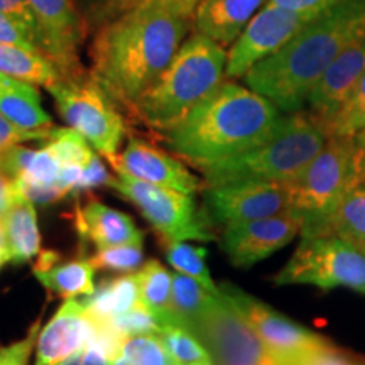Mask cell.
I'll return each instance as SVG.
<instances>
[{
  "mask_svg": "<svg viewBox=\"0 0 365 365\" xmlns=\"http://www.w3.org/2000/svg\"><path fill=\"white\" fill-rule=\"evenodd\" d=\"M193 29V16L148 6L127 11L97 27L90 48V75L117 107L132 115L139 98L173 61Z\"/></svg>",
  "mask_w": 365,
  "mask_h": 365,
  "instance_id": "1",
  "label": "cell"
},
{
  "mask_svg": "<svg viewBox=\"0 0 365 365\" xmlns=\"http://www.w3.org/2000/svg\"><path fill=\"white\" fill-rule=\"evenodd\" d=\"M365 33V0H340L301 29L279 51L245 73L250 90L282 113L307 107L323 73L350 43Z\"/></svg>",
  "mask_w": 365,
  "mask_h": 365,
  "instance_id": "2",
  "label": "cell"
},
{
  "mask_svg": "<svg viewBox=\"0 0 365 365\" xmlns=\"http://www.w3.org/2000/svg\"><path fill=\"white\" fill-rule=\"evenodd\" d=\"M282 118L284 113L257 91L222 81L163 139L178 158L202 168L262 144Z\"/></svg>",
  "mask_w": 365,
  "mask_h": 365,
  "instance_id": "3",
  "label": "cell"
},
{
  "mask_svg": "<svg viewBox=\"0 0 365 365\" xmlns=\"http://www.w3.org/2000/svg\"><path fill=\"white\" fill-rule=\"evenodd\" d=\"M225 71V48L193 33L181 44L161 76L139 98L132 117L164 134L222 83Z\"/></svg>",
  "mask_w": 365,
  "mask_h": 365,
  "instance_id": "4",
  "label": "cell"
},
{
  "mask_svg": "<svg viewBox=\"0 0 365 365\" xmlns=\"http://www.w3.org/2000/svg\"><path fill=\"white\" fill-rule=\"evenodd\" d=\"M328 137L327 125L312 112L284 113L277 130L262 144L198 170L207 186L245 181L289 182L322 150Z\"/></svg>",
  "mask_w": 365,
  "mask_h": 365,
  "instance_id": "5",
  "label": "cell"
},
{
  "mask_svg": "<svg viewBox=\"0 0 365 365\" xmlns=\"http://www.w3.org/2000/svg\"><path fill=\"white\" fill-rule=\"evenodd\" d=\"M355 135H330L322 150L287 182L291 212L303 218L301 237L312 235L349 191L359 170Z\"/></svg>",
  "mask_w": 365,
  "mask_h": 365,
  "instance_id": "6",
  "label": "cell"
},
{
  "mask_svg": "<svg viewBox=\"0 0 365 365\" xmlns=\"http://www.w3.org/2000/svg\"><path fill=\"white\" fill-rule=\"evenodd\" d=\"M46 90L51 93L66 125L83 135L86 143L113 166L127 132L125 120L97 80L85 73L75 78H61Z\"/></svg>",
  "mask_w": 365,
  "mask_h": 365,
  "instance_id": "7",
  "label": "cell"
},
{
  "mask_svg": "<svg viewBox=\"0 0 365 365\" xmlns=\"http://www.w3.org/2000/svg\"><path fill=\"white\" fill-rule=\"evenodd\" d=\"M272 281L277 286L346 287L365 294V254L339 235L301 237L289 262Z\"/></svg>",
  "mask_w": 365,
  "mask_h": 365,
  "instance_id": "8",
  "label": "cell"
},
{
  "mask_svg": "<svg viewBox=\"0 0 365 365\" xmlns=\"http://www.w3.org/2000/svg\"><path fill=\"white\" fill-rule=\"evenodd\" d=\"M112 188L139 210L158 232L163 245L182 240L210 242L215 235L203 208H198L193 195L150 185L127 175H117Z\"/></svg>",
  "mask_w": 365,
  "mask_h": 365,
  "instance_id": "9",
  "label": "cell"
},
{
  "mask_svg": "<svg viewBox=\"0 0 365 365\" xmlns=\"http://www.w3.org/2000/svg\"><path fill=\"white\" fill-rule=\"evenodd\" d=\"M191 331L203 341L215 365H284L227 296L212 294Z\"/></svg>",
  "mask_w": 365,
  "mask_h": 365,
  "instance_id": "10",
  "label": "cell"
},
{
  "mask_svg": "<svg viewBox=\"0 0 365 365\" xmlns=\"http://www.w3.org/2000/svg\"><path fill=\"white\" fill-rule=\"evenodd\" d=\"M318 16L287 11L267 2L228 49L227 78H244L250 68L279 51Z\"/></svg>",
  "mask_w": 365,
  "mask_h": 365,
  "instance_id": "11",
  "label": "cell"
},
{
  "mask_svg": "<svg viewBox=\"0 0 365 365\" xmlns=\"http://www.w3.org/2000/svg\"><path fill=\"white\" fill-rule=\"evenodd\" d=\"M38 27V46L63 78L85 75L80 49L83 44L86 24L76 0H27Z\"/></svg>",
  "mask_w": 365,
  "mask_h": 365,
  "instance_id": "12",
  "label": "cell"
},
{
  "mask_svg": "<svg viewBox=\"0 0 365 365\" xmlns=\"http://www.w3.org/2000/svg\"><path fill=\"white\" fill-rule=\"evenodd\" d=\"M203 212L212 225H232L261 220L291 212L287 182L245 181L232 185L207 186Z\"/></svg>",
  "mask_w": 365,
  "mask_h": 365,
  "instance_id": "13",
  "label": "cell"
},
{
  "mask_svg": "<svg viewBox=\"0 0 365 365\" xmlns=\"http://www.w3.org/2000/svg\"><path fill=\"white\" fill-rule=\"evenodd\" d=\"M220 291L244 314V318L261 336L264 344L281 357H296V355L313 352L331 344L325 336L298 325L293 319L267 307L261 299L254 298L230 282H223Z\"/></svg>",
  "mask_w": 365,
  "mask_h": 365,
  "instance_id": "14",
  "label": "cell"
},
{
  "mask_svg": "<svg viewBox=\"0 0 365 365\" xmlns=\"http://www.w3.org/2000/svg\"><path fill=\"white\" fill-rule=\"evenodd\" d=\"M301 228L303 218L294 212L261 220L232 223L223 227L222 249L234 266L250 267L286 247L301 234Z\"/></svg>",
  "mask_w": 365,
  "mask_h": 365,
  "instance_id": "15",
  "label": "cell"
},
{
  "mask_svg": "<svg viewBox=\"0 0 365 365\" xmlns=\"http://www.w3.org/2000/svg\"><path fill=\"white\" fill-rule=\"evenodd\" d=\"M113 170L117 175L132 176L186 195H195L203 188V182L180 159L137 137H130L124 150L118 154Z\"/></svg>",
  "mask_w": 365,
  "mask_h": 365,
  "instance_id": "16",
  "label": "cell"
},
{
  "mask_svg": "<svg viewBox=\"0 0 365 365\" xmlns=\"http://www.w3.org/2000/svg\"><path fill=\"white\" fill-rule=\"evenodd\" d=\"M365 73V33L336 56L308 97L307 107L323 124L339 112Z\"/></svg>",
  "mask_w": 365,
  "mask_h": 365,
  "instance_id": "17",
  "label": "cell"
},
{
  "mask_svg": "<svg viewBox=\"0 0 365 365\" xmlns=\"http://www.w3.org/2000/svg\"><path fill=\"white\" fill-rule=\"evenodd\" d=\"M88 336L90 318L83 299H66L39 331L34 365H63L68 357L85 349Z\"/></svg>",
  "mask_w": 365,
  "mask_h": 365,
  "instance_id": "18",
  "label": "cell"
},
{
  "mask_svg": "<svg viewBox=\"0 0 365 365\" xmlns=\"http://www.w3.org/2000/svg\"><path fill=\"white\" fill-rule=\"evenodd\" d=\"M75 228L80 239L91 242L97 250L144 242L143 230L132 217L98 200H90L85 207L75 208Z\"/></svg>",
  "mask_w": 365,
  "mask_h": 365,
  "instance_id": "19",
  "label": "cell"
},
{
  "mask_svg": "<svg viewBox=\"0 0 365 365\" xmlns=\"http://www.w3.org/2000/svg\"><path fill=\"white\" fill-rule=\"evenodd\" d=\"M266 4L267 0H200L193 14V31L227 48Z\"/></svg>",
  "mask_w": 365,
  "mask_h": 365,
  "instance_id": "20",
  "label": "cell"
},
{
  "mask_svg": "<svg viewBox=\"0 0 365 365\" xmlns=\"http://www.w3.org/2000/svg\"><path fill=\"white\" fill-rule=\"evenodd\" d=\"M359 153V170L349 191L312 235H339L365 254V154L360 148Z\"/></svg>",
  "mask_w": 365,
  "mask_h": 365,
  "instance_id": "21",
  "label": "cell"
},
{
  "mask_svg": "<svg viewBox=\"0 0 365 365\" xmlns=\"http://www.w3.org/2000/svg\"><path fill=\"white\" fill-rule=\"evenodd\" d=\"M0 113L26 130L54 129L34 85L0 73Z\"/></svg>",
  "mask_w": 365,
  "mask_h": 365,
  "instance_id": "22",
  "label": "cell"
},
{
  "mask_svg": "<svg viewBox=\"0 0 365 365\" xmlns=\"http://www.w3.org/2000/svg\"><path fill=\"white\" fill-rule=\"evenodd\" d=\"M2 225L12 264H26L38 257L41 252V232L33 202L19 193L4 215Z\"/></svg>",
  "mask_w": 365,
  "mask_h": 365,
  "instance_id": "23",
  "label": "cell"
},
{
  "mask_svg": "<svg viewBox=\"0 0 365 365\" xmlns=\"http://www.w3.org/2000/svg\"><path fill=\"white\" fill-rule=\"evenodd\" d=\"M95 272L97 267L90 259H73L66 262L58 261L53 266L34 271V276L51 296L75 299L93 293Z\"/></svg>",
  "mask_w": 365,
  "mask_h": 365,
  "instance_id": "24",
  "label": "cell"
},
{
  "mask_svg": "<svg viewBox=\"0 0 365 365\" xmlns=\"http://www.w3.org/2000/svg\"><path fill=\"white\" fill-rule=\"evenodd\" d=\"M0 73L31 85H41L44 88L63 78L51 59L38 49L2 43H0Z\"/></svg>",
  "mask_w": 365,
  "mask_h": 365,
  "instance_id": "25",
  "label": "cell"
},
{
  "mask_svg": "<svg viewBox=\"0 0 365 365\" xmlns=\"http://www.w3.org/2000/svg\"><path fill=\"white\" fill-rule=\"evenodd\" d=\"M140 303L137 272L124 274L117 279L105 281L90 296H85L83 304L90 317L98 319H112L129 312Z\"/></svg>",
  "mask_w": 365,
  "mask_h": 365,
  "instance_id": "26",
  "label": "cell"
},
{
  "mask_svg": "<svg viewBox=\"0 0 365 365\" xmlns=\"http://www.w3.org/2000/svg\"><path fill=\"white\" fill-rule=\"evenodd\" d=\"M140 303L156 314L161 325H178V319L171 308L173 276L161 262L150 259L137 272Z\"/></svg>",
  "mask_w": 365,
  "mask_h": 365,
  "instance_id": "27",
  "label": "cell"
},
{
  "mask_svg": "<svg viewBox=\"0 0 365 365\" xmlns=\"http://www.w3.org/2000/svg\"><path fill=\"white\" fill-rule=\"evenodd\" d=\"M212 291H208L202 282L186 274H173V291H171V308L178 319V325L186 328H193L196 319L202 317V313L210 303Z\"/></svg>",
  "mask_w": 365,
  "mask_h": 365,
  "instance_id": "28",
  "label": "cell"
},
{
  "mask_svg": "<svg viewBox=\"0 0 365 365\" xmlns=\"http://www.w3.org/2000/svg\"><path fill=\"white\" fill-rule=\"evenodd\" d=\"M159 336L175 365H215L207 346L190 328L164 325Z\"/></svg>",
  "mask_w": 365,
  "mask_h": 365,
  "instance_id": "29",
  "label": "cell"
},
{
  "mask_svg": "<svg viewBox=\"0 0 365 365\" xmlns=\"http://www.w3.org/2000/svg\"><path fill=\"white\" fill-rule=\"evenodd\" d=\"M166 261L176 272L186 274L207 287L212 293H218V286L213 282L207 267V249L188 244V240L173 242L164 245Z\"/></svg>",
  "mask_w": 365,
  "mask_h": 365,
  "instance_id": "30",
  "label": "cell"
},
{
  "mask_svg": "<svg viewBox=\"0 0 365 365\" xmlns=\"http://www.w3.org/2000/svg\"><path fill=\"white\" fill-rule=\"evenodd\" d=\"M110 365H175L159 335L127 336Z\"/></svg>",
  "mask_w": 365,
  "mask_h": 365,
  "instance_id": "31",
  "label": "cell"
},
{
  "mask_svg": "<svg viewBox=\"0 0 365 365\" xmlns=\"http://www.w3.org/2000/svg\"><path fill=\"white\" fill-rule=\"evenodd\" d=\"M330 135H355L365 129V73L339 112L327 122Z\"/></svg>",
  "mask_w": 365,
  "mask_h": 365,
  "instance_id": "32",
  "label": "cell"
},
{
  "mask_svg": "<svg viewBox=\"0 0 365 365\" xmlns=\"http://www.w3.org/2000/svg\"><path fill=\"white\" fill-rule=\"evenodd\" d=\"M53 154L63 164H78L85 166L91 158L97 154L91 145L86 143L83 135L73 130L71 127H63V129H53V134L46 143Z\"/></svg>",
  "mask_w": 365,
  "mask_h": 365,
  "instance_id": "33",
  "label": "cell"
},
{
  "mask_svg": "<svg viewBox=\"0 0 365 365\" xmlns=\"http://www.w3.org/2000/svg\"><path fill=\"white\" fill-rule=\"evenodd\" d=\"M143 244H127L97 250L90 261L95 267L107 272L132 274L143 267Z\"/></svg>",
  "mask_w": 365,
  "mask_h": 365,
  "instance_id": "34",
  "label": "cell"
},
{
  "mask_svg": "<svg viewBox=\"0 0 365 365\" xmlns=\"http://www.w3.org/2000/svg\"><path fill=\"white\" fill-rule=\"evenodd\" d=\"M110 322L124 336L159 335L163 330L161 322L156 318V314L150 312L148 307H144L143 303L135 304L129 312L112 318Z\"/></svg>",
  "mask_w": 365,
  "mask_h": 365,
  "instance_id": "35",
  "label": "cell"
},
{
  "mask_svg": "<svg viewBox=\"0 0 365 365\" xmlns=\"http://www.w3.org/2000/svg\"><path fill=\"white\" fill-rule=\"evenodd\" d=\"M59 170H61L59 159L54 156L53 150L48 145H44L43 149L34 150L24 175L17 178V180L39 182V185H54V181H56L59 175Z\"/></svg>",
  "mask_w": 365,
  "mask_h": 365,
  "instance_id": "36",
  "label": "cell"
},
{
  "mask_svg": "<svg viewBox=\"0 0 365 365\" xmlns=\"http://www.w3.org/2000/svg\"><path fill=\"white\" fill-rule=\"evenodd\" d=\"M39 328L41 319H36L24 339L7 346H0V365H27L33 349L38 344Z\"/></svg>",
  "mask_w": 365,
  "mask_h": 365,
  "instance_id": "37",
  "label": "cell"
},
{
  "mask_svg": "<svg viewBox=\"0 0 365 365\" xmlns=\"http://www.w3.org/2000/svg\"><path fill=\"white\" fill-rule=\"evenodd\" d=\"M53 134V129L48 130H26L12 124L7 117H4L0 113V150L11 148L16 144H24V143H48L49 137Z\"/></svg>",
  "mask_w": 365,
  "mask_h": 365,
  "instance_id": "38",
  "label": "cell"
},
{
  "mask_svg": "<svg viewBox=\"0 0 365 365\" xmlns=\"http://www.w3.org/2000/svg\"><path fill=\"white\" fill-rule=\"evenodd\" d=\"M113 180H115V178L110 176V173L105 168V164L100 161L97 153L83 166V173H81L78 185L75 186V190H73L71 193H83L86 190L98 188V186H112Z\"/></svg>",
  "mask_w": 365,
  "mask_h": 365,
  "instance_id": "39",
  "label": "cell"
},
{
  "mask_svg": "<svg viewBox=\"0 0 365 365\" xmlns=\"http://www.w3.org/2000/svg\"><path fill=\"white\" fill-rule=\"evenodd\" d=\"M76 4L80 12L83 14L86 24L100 27L115 16L120 0H76Z\"/></svg>",
  "mask_w": 365,
  "mask_h": 365,
  "instance_id": "40",
  "label": "cell"
},
{
  "mask_svg": "<svg viewBox=\"0 0 365 365\" xmlns=\"http://www.w3.org/2000/svg\"><path fill=\"white\" fill-rule=\"evenodd\" d=\"M0 43L24 46V48L38 49L39 51L34 38L27 33L26 27H22L19 22L2 11H0Z\"/></svg>",
  "mask_w": 365,
  "mask_h": 365,
  "instance_id": "41",
  "label": "cell"
},
{
  "mask_svg": "<svg viewBox=\"0 0 365 365\" xmlns=\"http://www.w3.org/2000/svg\"><path fill=\"white\" fill-rule=\"evenodd\" d=\"M16 181L17 190L21 195H24L29 202L38 203V205H51L59 202L61 198H65V193L58 188L56 185H39V182H31V181H22V180H14Z\"/></svg>",
  "mask_w": 365,
  "mask_h": 365,
  "instance_id": "42",
  "label": "cell"
},
{
  "mask_svg": "<svg viewBox=\"0 0 365 365\" xmlns=\"http://www.w3.org/2000/svg\"><path fill=\"white\" fill-rule=\"evenodd\" d=\"M0 11L6 12L12 19H16L22 27H26L27 33L33 36L36 44H38V27H36L34 16L31 12L27 0H0Z\"/></svg>",
  "mask_w": 365,
  "mask_h": 365,
  "instance_id": "43",
  "label": "cell"
},
{
  "mask_svg": "<svg viewBox=\"0 0 365 365\" xmlns=\"http://www.w3.org/2000/svg\"><path fill=\"white\" fill-rule=\"evenodd\" d=\"M200 4V0H120L118 4L115 16H120L127 11H132V9L137 7H148V6H161V7H171V9H178V11H182L186 14H191L193 16L196 6ZM112 17V19H113Z\"/></svg>",
  "mask_w": 365,
  "mask_h": 365,
  "instance_id": "44",
  "label": "cell"
},
{
  "mask_svg": "<svg viewBox=\"0 0 365 365\" xmlns=\"http://www.w3.org/2000/svg\"><path fill=\"white\" fill-rule=\"evenodd\" d=\"M269 4H274V6H279L282 9H287V11H294L301 14H322L327 9L335 6L340 0H267Z\"/></svg>",
  "mask_w": 365,
  "mask_h": 365,
  "instance_id": "45",
  "label": "cell"
},
{
  "mask_svg": "<svg viewBox=\"0 0 365 365\" xmlns=\"http://www.w3.org/2000/svg\"><path fill=\"white\" fill-rule=\"evenodd\" d=\"M17 196H19V190H17L16 181L9 178L6 173L0 171V220L6 215V212L11 208Z\"/></svg>",
  "mask_w": 365,
  "mask_h": 365,
  "instance_id": "46",
  "label": "cell"
},
{
  "mask_svg": "<svg viewBox=\"0 0 365 365\" xmlns=\"http://www.w3.org/2000/svg\"><path fill=\"white\" fill-rule=\"evenodd\" d=\"M112 360L102 346L95 344H86L83 350V360L81 365H110Z\"/></svg>",
  "mask_w": 365,
  "mask_h": 365,
  "instance_id": "47",
  "label": "cell"
},
{
  "mask_svg": "<svg viewBox=\"0 0 365 365\" xmlns=\"http://www.w3.org/2000/svg\"><path fill=\"white\" fill-rule=\"evenodd\" d=\"M7 262H11V254H9L7 247L0 249V269L6 266Z\"/></svg>",
  "mask_w": 365,
  "mask_h": 365,
  "instance_id": "48",
  "label": "cell"
},
{
  "mask_svg": "<svg viewBox=\"0 0 365 365\" xmlns=\"http://www.w3.org/2000/svg\"><path fill=\"white\" fill-rule=\"evenodd\" d=\"M355 139H357V144H359V148L364 150V154H365V129L364 130H360L359 134H355Z\"/></svg>",
  "mask_w": 365,
  "mask_h": 365,
  "instance_id": "49",
  "label": "cell"
},
{
  "mask_svg": "<svg viewBox=\"0 0 365 365\" xmlns=\"http://www.w3.org/2000/svg\"><path fill=\"white\" fill-rule=\"evenodd\" d=\"M6 247V234H4V225L2 220H0V249Z\"/></svg>",
  "mask_w": 365,
  "mask_h": 365,
  "instance_id": "50",
  "label": "cell"
}]
</instances>
